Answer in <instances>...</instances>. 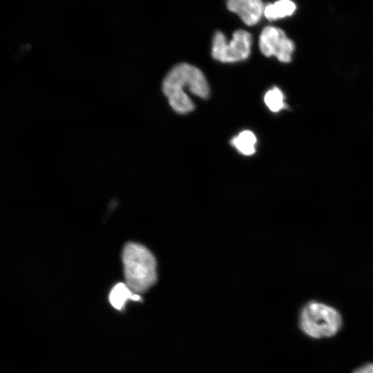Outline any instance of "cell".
Segmentation results:
<instances>
[{
	"label": "cell",
	"instance_id": "6",
	"mask_svg": "<svg viewBox=\"0 0 373 373\" xmlns=\"http://www.w3.org/2000/svg\"><path fill=\"white\" fill-rule=\"evenodd\" d=\"M227 6L248 26L256 24L265 9L262 0H227Z\"/></svg>",
	"mask_w": 373,
	"mask_h": 373
},
{
	"label": "cell",
	"instance_id": "11",
	"mask_svg": "<svg viewBox=\"0 0 373 373\" xmlns=\"http://www.w3.org/2000/svg\"><path fill=\"white\" fill-rule=\"evenodd\" d=\"M354 373H373V363H367L358 367Z\"/></svg>",
	"mask_w": 373,
	"mask_h": 373
},
{
	"label": "cell",
	"instance_id": "8",
	"mask_svg": "<svg viewBox=\"0 0 373 373\" xmlns=\"http://www.w3.org/2000/svg\"><path fill=\"white\" fill-rule=\"evenodd\" d=\"M256 142L255 134L251 131L245 130L234 137L231 144L242 155H251L256 151Z\"/></svg>",
	"mask_w": 373,
	"mask_h": 373
},
{
	"label": "cell",
	"instance_id": "3",
	"mask_svg": "<svg viewBox=\"0 0 373 373\" xmlns=\"http://www.w3.org/2000/svg\"><path fill=\"white\" fill-rule=\"evenodd\" d=\"M299 326L308 336L324 338L334 336L342 327V317L334 307L318 300H310L301 308Z\"/></svg>",
	"mask_w": 373,
	"mask_h": 373
},
{
	"label": "cell",
	"instance_id": "1",
	"mask_svg": "<svg viewBox=\"0 0 373 373\" xmlns=\"http://www.w3.org/2000/svg\"><path fill=\"white\" fill-rule=\"evenodd\" d=\"M184 88L202 99L207 98L210 91L208 82L199 68L186 63L175 66L164 79L162 90L171 108L181 114L188 113L195 108Z\"/></svg>",
	"mask_w": 373,
	"mask_h": 373
},
{
	"label": "cell",
	"instance_id": "5",
	"mask_svg": "<svg viewBox=\"0 0 373 373\" xmlns=\"http://www.w3.org/2000/svg\"><path fill=\"white\" fill-rule=\"evenodd\" d=\"M259 48L265 56H275L280 62L289 63L291 61L295 46L283 30L266 26L259 37Z\"/></svg>",
	"mask_w": 373,
	"mask_h": 373
},
{
	"label": "cell",
	"instance_id": "4",
	"mask_svg": "<svg viewBox=\"0 0 373 373\" xmlns=\"http://www.w3.org/2000/svg\"><path fill=\"white\" fill-rule=\"evenodd\" d=\"M251 44V35L246 30H236L229 42L222 32L217 31L213 38L211 55L223 63L242 61L249 57Z\"/></svg>",
	"mask_w": 373,
	"mask_h": 373
},
{
	"label": "cell",
	"instance_id": "2",
	"mask_svg": "<svg viewBox=\"0 0 373 373\" xmlns=\"http://www.w3.org/2000/svg\"><path fill=\"white\" fill-rule=\"evenodd\" d=\"M126 285L135 294L148 290L156 281V261L152 253L144 246L127 243L122 252Z\"/></svg>",
	"mask_w": 373,
	"mask_h": 373
},
{
	"label": "cell",
	"instance_id": "9",
	"mask_svg": "<svg viewBox=\"0 0 373 373\" xmlns=\"http://www.w3.org/2000/svg\"><path fill=\"white\" fill-rule=\"evenodd\" d=\"M134 293L126 284L119 283L111 289L109 294L111 304L117 309H122L127 300H134Z\"/></svg>",
	"mask_w": 373,
	"mask_h": 373
},
{
	"label": "cell",
	"instance_id": "7",
	"mask_svg": "<svg viewBox=\"0 0 373 373\" xmlns=\"http://www.w3.org/2000/svg\"><path fill=\"white\" fill-rule=\"evenodd\" d=\"M296 10L295 3L290 0H279L265 6L264 15L269 21L291 15Z\"/></svg>",
	"mask_w": 373,
	"mask_h": 373
},
{
	"label": "cell",
	"instance_id": "10",
	"mask_svg": "<svg viewBox=\"0 0 373 373\" xmlns=\"http://www.w3.org/2000/svg\"><path fill=\"white\" fill-rule=\"evenodd\" d=\"M285 96L276 86L269 90L265 95L264 101L266 106L272 112L276 113L286 107Z\"/></svg>",
	"mask_w": 373,
	"mask_h": 373
}]
</instances>
